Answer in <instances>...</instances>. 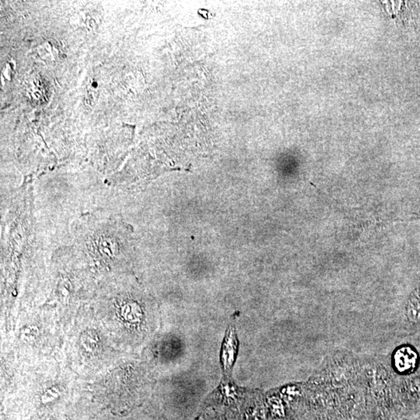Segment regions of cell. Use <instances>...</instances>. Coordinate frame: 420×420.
Here are the masks:
<instances>
[{"label": "cell", "instance_id": "obj_1", "mask_svg": "<svg viewBox=\"0 0 420 420\" xmlns=\"http://www.w3.org/2000/svg\"><path fill=\"white\" fill-rule=\"evenodd\" d=\"M416 354L410 349L404 348L397 353L395 363L400 370H410L416 363Z\"/></svg>", "mask_w": 420, "mask_h": 420}, {"label": "cell", "instance_id": "obj_2", "mask_svg": "<svg viewBox=\"0 0 420 420\" xmlns=\"http://www.w3.org/2000/svg\"><path fill=\"white\" fill-rule=\"evenodd\" d=\"M413 304L410 305L409 309V319L413 321H418L420 319V298L415 299L412 301Z\"/></svg>", "mask_w": 420, "mask_h": 420}]
</instances>
